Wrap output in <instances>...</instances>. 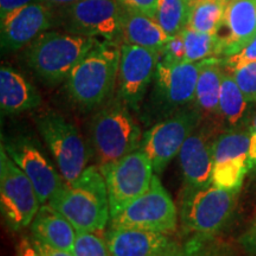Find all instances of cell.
<instances>
[{"instance_id":"obj_1","label":"cell","mask_w":256,"mask_h":256,"mask_svg":"<svg viewBox=\"0 0 256 256\" xmlns=\"http://www.w3.org/2000/svg\"><path fill=\"white\" fill-rule=\"evenodd\" d=\"M48 204L68 218L78 232H101L110 220L107 185L98 166H88L74 184L64 183Z\"/></svg>"},{"instance_id":"obj_2","label":"cell","mask_w":256,"mask_h":256,"mask_svg":"<svg viewBox=\"0 0 256 256\" xmlns=\"http://www.w3.org/2000/svg\"><path fill=\"white\" fill-rule=\"evenodd\" d=\"M121 48L113 40L98 42L66 78L70 98L90 110L110 98L119 76Z\"/></svg>"},{"instance_id":"obj_3","label":"cell","mask_w":256,"mask_h":256,"mask_svg":"<svg viewBox=\"0 0 256 256\" xmlns=\"http://www.w3.org/2000/svg\"><path fill=\"white\" fill-rule=\"evenodd\" d=\"M130 110L122 100L116 98L92 118L89 124V140L100 168L140 148L144 134Z\"/></svg>"},{"instance_id":"obj_4","label":"cell","mask_w":256,"mask_h":256,"mask_svg":"<svg viewBox=\"0 0 256 256\" xmlns=\"http://www.w3.org/2000/svg\"><path fill=\"white\" fill-rule=\"evenodd\" d=\"M96 38L78 34L46 32L25 51V62L43 82L66 81L76 66L96 46Z\"/></svg>"},{"instance_id":"obj_5","label":"cell","mask_w":256,"mask_h":256,"mask_svg":"<svg viewBox=\"0 0 256 256\" xmlns=\"http://www.w3.org/2000/svg\"><path fill=\"white\" fill-rule=\"evenodd\" d=\"M200 62L168 64L160 60L142 119L148 126L190 107L196 98Z\"/></svg>"},{"instance_id":"obj_6","label":"cell","mask_w":256,"mask_h":256,"mask_svg":"<svg viewBox=\"0 0 256 256\" xmlns=\"http://www.w3.org/2000/svg\"><path fill=\"white\" fill-rule=\"evenodd\" d=\"M238 192L211 184L202 190L182 194L179 216L184 232L208 238L218 235L232 220Z\"/></svg>"},{"instance_id":"obj_7","label":"cell","mask_w":256,"mask_h":256,"mask_svg":"<svg viewBox=\"0 0 256 256\" xmlns=\"http://www.w3.org/2000/svg\"><path fill=\"white\" fill-rule=\"evenodd\" d=\"M36 124L66 183L74 184L88 168L90 148L75 124L56 112L38 114Z\"/></svg>"},{"instance_id":"obj_8","label":"cell","mask_w":256,"mask_h":256,"mask_svg":"<svg viewBox=\"0 0 256 256\" xmlns=\"http://www.w3.org/2000/svg\"><path fill=\"white\" fill-rule=\"evenodd\" d=\"M42 206L37 191L26 174L0 148V210L6 226L20 232L31 226Z\"/></svg>"},{"instance_id":"obj_9","label":"cell","mask_w":256,"mask_h":256,"mask_svg":"<svg viewBox=\"0 0 256 256\" xmlns=\"http://www.w3.org/2000/svg\"><path fill=\"white\" fill-rule=\"evenodd\" d=\"M202 120L200 110L196 106H190L153 124L144 134L139 150L152 162L154 174H162L179 154L188 138L202 124Z\"/></svg>"},{"instance_id":"obj_10","label":"cell","mask_w":256,"mask_h":256,"mask_svg":"<svg viewBox=\"0 0 256 256\" xmlns=\"http://www.w3.org/2000/svg\"><path fill=\"white\" fill-rule=\"evenodd\" d=\"M110 223L112 226L150 230L172 235L177 230L178 211L159 177L154 176L148 190L118 215L112 217Z\"/></svg>"},{"instance_id":"obj_11","label":"cell","mask_w":256,"mask_h":256,"mask_svg":"<svg viewBox=\"0 0 256 256\" xmlns=\"http://www.w3.org/2000/svg\"><path fill=\"white\" fill-rule=\"evenodd\" d=\"M100 170L107 185L110 218L142 196L154 177L152 162L140 150Z\"/></svg>"},{"instance_id":"obj_12","label":"cell","mask_w":256,"mask_h":256,"mask_svg":"<svg viewBox=\"0 0 256 256\" xmlns=\"http://www.w3.org/2000/svg\"><path fill=\"white\" fill-rule=\"evenodd\" d=\"M124 16V8L119 0H80L64 8L70 32L106 40L121 37Z\"/></svg>"},{"instance_id":"obj_13","label":"cell","mask_w":256,"mask_h":256,"mask_svg":"<svg viewBox=\"0 0 256 256\" xmlns=\"http://www.w3.org/2000/svg\"><path fill=\"white\" fill-rule=\"evenodd\" d=\"M160 51L132 44L121 46L119 66V98L133 112H140L147 88L154 80Z\"/></svg>"},{"instance_id":"obj_14","label":"cell","mask_w":256,"mask_h":256,"mask_svg":"<svg viewBox=\"0 0 256 256\" xmlns=\"http://www.w3.org/2000/svg\"><path fill=\"white\" fill-rule=\"evenodd\" d=\"M2 146L10 158L34 184L42 206L46 204L51 196L66 183L31 138L25 136L8 138L2 142Z\"/></svg>"},{"instance_id":"obj_15","label":"cell","mask_w":256,"mask_h":256,"mask_svg":"<svg viewBox=\"0 0 256 256\" xmlns=\"http://www.w3.org/2000/svg\"><path fill=\"white\" fill-rule=\"evenodd\" d=\"M51 6L34 2L2 18V50L14 52L28 48L40 34L52 26Z\"/></svg>"},{"instance_id":"obj_16","label":"cell","mask_w":256,"mask_h":256,"mask_svg":"<svg viewBox=\"0 0 256 256\" xmlns=\"http://www.w3.org/2000/svg\"><path fill=\"white\" fill-rule=\"evenodd\" d=\"M215 139L209 128L200 124L182 147L178 154L184 179L182 194L202 190L211 185Z\"/></svg>"},{"instance_id":"obj_17","label":"cell","mask_w":256,"mask_h":256,"mask_svg":"<svg viewBox=\"0 0 256 256\" xmlns=\"http://www.w3.org/2000/svg\"><path fill=\"white\" fill-rule=\"evenodd\" d=\"M104 240L112 256H162L179 244L168 234L124 226H112Z\"/></svg>"},{"instance_id":"obj_18","label":"cell","mask_w":256,"mask_h":256,"mask_svg":"<svg viewBox=\"0 0 256 256\" xmlns=\"http://www.w3.org/2000/svg\"><path fill=\"white\" fill-rule=\"evenodd\" d=\"M216 34L222 44L223 58L244 49L256 37V0H229Z\"/></svg>"},{"instance_id":"obj_19","label":"cell","mask_w":256,"mask_h":256,"mask_svg":"<svg viewBox=\"0 0 256 256\" xmlns=\"http://www.w3.org/2000/svg\"><path fill=\"white\" fill-rule=\"evenodd\" d=\"M34 238L60 250L74 252L78 230L62 214L43 204L31 224Z\"/></svg>"},{"instance_id":"obj_20","label":"cell","mask_w":256,"mask_h":256,"mask_svg":"<svg viewBox=\"0 0 256 256\" xmlns=\"http://www.w3.org/2000/svg\"><path fill=\"white\" fill-rule=\"evenodd\" d=\"M42 104V98L22 74L10 66L0 69V107L4 114H18L36 110Z\"/></svg>"},{"instance_id":"obj_21","label":"cell","mask_w":256,"mask_h":256,"mask_svg":"<svg viewBox=\"0 0 256 256\" xmlns=\"http://www.w3.org/2000/svg\"><path fill=\"white\" fill-rule=\"evenodd\" d=\"M121 38L124 44H132L146 49L162 51L170 37L154 18L124 10Z\"/></svg>"},{"instance_id":"obj_22","label":"cell","mask_w":256,"mask_h":256,"mask_svg":"<svg viewBox=\"0 0 256 256\" xmlns=\"http://www.w3.org/2000/svg\"><path fill=\"white\" fill-rule=\"evenodd\" d=\"M223 74L224 66L220 58H208L200 62L194 106L203 116L218 118Z\"/></svg>"},{"instance_id":"obj_23","label":"cell","mask_w":256,"mask_h":256,"mask_svg":"<svg viewBox=\"0 0 256 256\" xmlns=\"http://www.w3.org/2000/svg\"><path fill=\"white\" fill-rule=\"evenodd\" d=\"M249 102L236 83L232 74L224 69L220 95L218 119L230 130H243L250 122L248 118Z\"/></svg>"},{"instance_id":"obj_24","label":"cell","mask_w":256,"mask_h":256,"mask_svg":"<svg viewBox=\"0 0 256 256\" xmlns=\"http://www.w3.org/2000/svg\"><path fill=\"white\" fill-rule=\"evenodd\" d=\"M229 0H188V28L216 34L222 26Z\"/></svg>"},{"instance_id":"obj_25","label":"cell","mask_w":256,"mask_h":256,"mask_svg":"<svg viewBox=\"0 0 256 256\" xmlns=\"http://www.w3.org/2000/svg\"><path fill=\"white\" fill-rule=\"evenodd\" d=\"M185 42V63H197L208 58L222 57V44L217 34H206L186 28L183 31Z\"/></svg>"},{"instance_id":"obj_26","label":"cell","mask_w":256,"mask_h":256,"mask_svg":"<svg viewBox=\"0 0 256 256\" xmlns=\"http://www.w3.org/2000/svg\"><path fill=\"white\" fill-rule=\"evenodd\" d=\"M162 256H238L229 243L217 236H190L183 244H179Z\"/></svg>"},{"instance_id":"obj_27","label":"cell","mask_w":256,"mask_h":256,"mask_svg":"<svg viewBox=\"0 0 256 256\" xmlns=\"http://www.w3.org/2000/svg\"><path fill=\"white\" fill-rule=\"evenodd\" d=\"M252 133L248 130H230L216 136L214 142V164L224 160L249 159Z\"/></svg>"},{"instance_id":"obj_28","label":"cell","mask_w":256,"mask_h":256,"mask_svg":"<svg viewBox=\"0 0 256 256\" xmlns=\"http://www.w3.org/2000/svg\"><path fill=\"white\" fill-rule=\"evenodd\" d=\"M249 170L250 162L246 158H236L214 164L211 184L228 191H240Z\"/></svg>"},{"instance_id":"obj_29","label":"cell","mask_w":256,"mask_h":256,"mask_svg":"<svg viewBox=\"0 0 256 256\" xmlns=\"http://www.w3.org/2000/svg\"><path fill=\"white\" fill-rule=\"evenodd\" d=\"M188 0H162L154 19L168 37H174L188 28Z\"/></svg>"},{"instance_id":"obj_30","label":"cell","mask_w":256,"mask_h":256,"mask_svg":"<svg viewBox=\"0 0 256 256\" xmlns=\"http://www.w3.org/2000/svg\"><path fill=\"white\" fill-rule=\"evenodd\" d=\"M75 256H112L104 238L96 232H78L74 249Z\"/></svg>"},{"instance_id":"obj_31","label":"cell","mask_w":256,"mask_h":256,"mask_svg":"<svg viewBox=\"0 0 256 256\" xmlns=\"http://www.w3.org/2000/svg\"><path fill=\"white\" fill-rule=\"evenodd\" d=\"M232 74L249 104H256V60L244 64Z\"/></svg>"},{"instance_id":"obj_32","label":"cell","mask_w":256,"mask_h":256,"mask_svg":"<svg viewBox=\"0 0 256 256\" xmlns=\"http://www.w3.org/2000/svg\"><path fill=\"white\" fill-rule=\"evenodd\" d=\"M186 51H185V42L183 32L170 37L166 46L160 51V60L168 64L185 63Z\"/></svg>"},{"instance_id":"obj_33","label":"cell","mask_w":256,"mask_h":256,"mask_svg":"<svg viewBox=\"0 0 256 256\" xmlns=\"http://www.w3.org/2000/svg\"><path fill=\"white\" fill-rule=\"evenodd\" d=\"M256 60V37L247 46L236 55H232L222 60L223 66L226 72H232L234 70L241 68L244 64L255 62Z\"/></svg>"},{"instance_id":"obj_34","label":"cell","mask_w":256,"mask_h":256,"mask_svg":"<svg viewBox=\"0 0 256 256\" xmlns=\"http://www.w3.org/2000/svg\"><path fill=\"white\" fill-rule=\"evenodd\" d=\"M119 2L127 11L139 12L154 18L162 0H119Z\"/></svg>"},{"instance_id":"obj_35","label":"cell","mask_w":256,"mask_h":256,"mask_svg":"<svg viewBox=\"0 0 256 256\" xmlns=\"http://www.w3.org/2000/svg\"><path fill=\"white\" fill-rule=\"evenodd\" d=\"M240 246L248 256H256V220L252 226L240 238Z\"/></svg>"},{"instance_id":"obj_36","label":"cell","mask_w":256,"mask_h":256,"mask_svg":"<svg viewBox=\"0 0 256 256\" xmlns=\"http://www.w3.org/2000/svg\"><path fill=\"white\" fill-rule=\"evenodd\" d=\"M34 2H42V0H0V17L4 18L16 10Z\"/></svg>"},{"instance_id":"obj_37","label":"cell","mask_w":256,"mask_h":256,"mask_svg":"<svg viewBox=\"0 0 256 256\" xmlns=\"http://www.w3.org/2000/svg\"><path fill=\"white\" fill-rule=\"evenodd\" d=\"M32 242H34V244L36 246L38 252H40L43 256H75L74 252L60 250V249H56L51 247V246H48L46 243L38 241L36 238H32Z\"/></svg>"},{"instance_id":"obj_38","label":"cell","mask_w":256,"mask_h":256,"mask_svg":"<svg viewBox=\"0 0 256 256\" xmlns=\"http://www.w3.org/2000/svg\"><path fill=\"white\" fill-rule=\"evenodd\" d=\"M18 256H43L38 252L36 246L34 244L32 240L28 238H23L18 246Z\"/></svg>"},{"instance_id":"obj_39","label":"cell","mask_w":256,"mask_h":256,"mask_svg":"<svg viewBox=\"0 0 256 256\" xmlns=\"http://www.w3.org/2000/svg\"><path fill=\"white\" fill-rule=\"evenodd\" d=\"M80 0H42L43 4H46L51 6V8H69L76 2H78Z\"/></svg>"},{"instance_id":"obj_40","label":"cell","mask_w":256,"mask_h":256,"mask_svg":"<svg viewBox=\"0 0 256 256\" xmlns=\"http://www.w3.org/2000/svg\"><path fill=\"white\" fill-rule=\"evenodd\" d=\"M249 162L252 170L256 172V133H252L250 146H249Z\"/></svg>"},{"instance_id":"obj_41","label":"cell","mask_w":256,"mask_h":256,"mask_svg":"<svg viewBox=\"0 0 256 256\" xmlns=\"http://www.w3.org/2000/svg\"><path fill=\"white\" fill-rule=\"evenodd\" d=\"M249 130H250V133H256V112L252 114V116L250 118V122H249Z\"/></svg>"}]
</instances>
